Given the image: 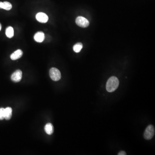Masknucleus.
Listing matches in <instances>:
<instances>
[{"mask_svg": "<svg viewBox=\"0 0 155 155\" xmlns=\"http://www.w3.org/2000/svg\"><path fill=\"white\" fill-rule=\"evenodd\" d=\"M119 82L117 78L115 76L110 77L106 83V90L109 92H113L119 87Z\"/></svg>", "mask_w": 155, "mask_h": 155, "instance_id": "1", "label": "nucleus"}, {"mask_svg": "<svg viewBox=\"0 0 155 155\" xmlns=\"http://www.w3.org/2000/svg\"><path fill=\"white\" fill-rule=\"evenodd\" d=\"M155 135V128L152 125H150L146 128L144 133V137L146 140H150Z\"/></svg>", "mask_w": 155, "mask_h": 155, "instance_id": "2", "label": "nucleus"}, {"mask_svg": "<svg viewBox=\"0 0 155 155\" xmlns=\"http://www.w3.org/2000/svg\"><path fill=\"white\" fill-rule=\"evenodd\" d=\"M50 77L54 81H58L61 79V75L60 71L56 68H52L49 72Z\"/></svg>", "mask_w": 155, "mask_h": 155, "instance_id": "3", "label": "nucleus"}, {"mask_svg": "<svg viewBox=\"0 0 155 155\" xmlns=\"http://www.w3.org/2000/svg\"><path fill=\"white\" fill-rule=\"evenodd\" d=\"M75 22L78 26L82 28L87 27L89 25L88 20L84 17L81 16L76 18Z\"/></svg>", "mask_w": 155, "mask_h": 155, "instance_id": "4", "label": "nucleus"}, {"mask_svg": "<svg viewBox=\"0 0 155 155\" xmlns=\"http://www.w3.org/2000/svg\"><path fill=\"white\" fill-rule=\"evenodd\" d=\"M22 78V72L20 70H17L13 73L11 79L15 82H20Z\"/></svg>", "mask_w": 155, "mask_h": 155, "instance_id": "5", "label": "nucleus"}, {"mask_svg": "<svg viewBox=\"0 0 155 155\" xmlns=\"http://www.w3.org/2000/svg\"><path fill=\"white\" fill-rule=\"evenodd\" d=\"M36 19L41 23H46L48 20V16L47 14L42 12L38 13L36 15Z\"/></svg>", "mask_w": 155, "mask_h": 155, "instance_id": "6", "label": "nucleus"}, {"mask_svg": "<svg viewBox=\"0 0 155 155\" xmlns=\"http://www.w3.org/2000/svg\"><path fill=\"white\" fill-rule=\"evenodd\" d=\"M22 55H23L22 51L20 49H18L11 55V58L12 60H16L21 57Z\"/></svg>", "mask_w": 155, "mask_h": 155, "instance_id": "7", "label": "nucleus"}, {"mask_svg": "<svg viewBox=\"0 0 155 155\" xmlns=\"http://www.w3.org/2000/svg\"><path fill=\"white\" fill-rule=\"evenodd\" d=\"M34 39L37 42L41 43L43 42L45 38L44 34L42 32H37L34 36Z\"/></svg>", "mask_w": 155, "mask_h": 155, "instance_id": "8", "label": "nucleus"}, {"mask_svg": "<svg viewBox=\"0 0 155 155\" xmlns=\"http://www.w3.org/2000/svg\"><path fill=\"white\" fill-rule=\"evenodd\" d=\"M12 8V5L10 2L7 1L0 2V9H3L7 11H10Z\"/></svg>", "mask_w": 155, "mask_h": 155, "instance_id": "9", "label": "nucleus"}, {"mask_svg": "<svg viewBox=\"0 0 155 155\" xmlns=\"http://www.w3.org/2000/svg\"><path fill=\"white\" fill-rule=\"evenodd\" d=\"M44 130L47 135H51L53 132V126L51 123H47L44 127Z\"/></svg>", "mask_w": 155, "mask_h": 155, "instance_id": "10", "label": "nucleus"}, {"mask_svg": "<svg viewBox=\"0 0 155 155\" xmlns=\"http://www.w3.org/2000/svg\"><path fill=\"white\" fill-rule=\"evenodd\" d=\"M12 115V109L11 107H7L5 109V119H6L10 120Z\"/></svg>", "mask_w": 155, "mask_h": 155, "instance_id": "11", "label": "nucleus"}, {"mask_svg": "<svg viewBox=\"0 0 155 155\" xmlns=\"http://www.w3.org/2000/svg\"><path fill=\"white\" fill-rule=\"evenodd\" d=\"M6 35L8 38H12L14 36V30L13 28L11 26L7 27L6 29Z\"/></svg>", "mask_w": 155, "mask_h": 155, "instance_id": "12", "label": "nucleus"}, {"mask_svg": "<svg viewBox=\"0 0 155 155\" xmlns=\"http://www.w3.org/2000/svg\"><path fill=\"white\" fill-rule=\"evenodd\" d=\"M83 47L82 44L81 43H77L76 44H75L74 45L73 47V51H74L75 52L79 53L80 52V51L82 50V48Z\"/></svg>", "mask_w": 155, "mask_h": 155, "instance_id": "13", "label": "nucleus"}, {"mask_svg": "<svg viewBox=\"0 0 155 155\" xmlns=\"http://www.w3.org/2000/svg\"><path fill=\"white\" fill-rule=\"evenodd\" d=\"M5 119V108H0V120Z\"/></svg>", "mask_w": 155, "mask_h": 155, "instance_id": "14", "label": "nucleus"}, {"mask_svg": "<svg viewBox=\"0 0 155 155\" xmlns=\"http://www.w3.org/2000/svg\"><path fill=\"white\" fill-rule=\"evenodd\" d=\"M118 155H126V152L124 151H121L120 152H119V153L118 154Z\"/></svg>", "mask_w": 155, "mask_h": 155, "instance_id": "15", "label": "nucleus"}, {"mask_svg": "<svg viewBox=\"0 0 155 155\" xmlns=\"http://www.w3.org/2000/svg\"><path fill=\"white\" fill-rule=\"evenodd\" d=\"M1 23H0V31L1 30Z\"/></svg>", "mask_w": 155, "mask_h": 155, "instance_id": "16", "label": "nucleus"}]
</instances>
